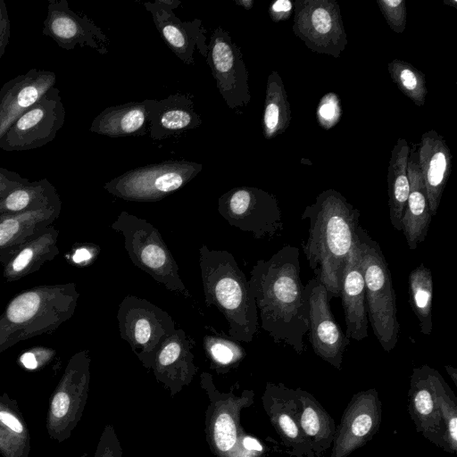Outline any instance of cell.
I'll return each instance as SVG.
<instances>
[{"label":"cell","instance_id":"obj_1","mask_svg":"<svg viewBox=\"0 0 457 457\" xmlns=\"http://www.w3.org/2000/svg\"><path fill=\"white\" fill-rule=\"evenodd\" d=\"M250 275L261 328L275 343L302 353L309 329V303L301 279L299 249L284 245L270 259L257 261Z\"/></svg>","mask_w":457,"mask_h":457},{"label":"cell","instance_id":"obj_2","mask_svg":"<svg viewBox=\"0 0 457 457\" xmlns=\"http://www.w3.org/2000/svg\"><path fill=\"white\" fill-rule=\"evenodd\" d=\"M360 211L335 189L319 194L301 215L310 221L309 235L302 246L310 268L329 300L340 297L343 271L357 234Z\"/></svg>","mask_w":457,"mask_h":457},{"label":"cell","instance_id":"obj_3","mask_svg":"<svg viewBox=\"0 0 457 457\" xmlns=\"http://www.w3.org/2000/svg\"><path fill=\"white\" fill-rule=\"evenodd\" d=\"M199 265L206 305L224 315L233 340L252 342L259 328L258 310L249 280L235 257L202 245Z\"/></svg>","mask_w":457,"mask_h":457},{"label":"cell","instance_id":"obj_4","mask_svg":"<svg viewBox=\"0 0 457 457\" xmlns=\"http://www.w3.org/2000/svg\"><path fill=\"white\" fill-rule=\"evenodd\" d=\"M79 298L74 282L40 285L15 295L0 313V353L54 332L73 316Z\"/></svg>","mask_w":457,"mask_h":457},{"label":"cell","instance_id":"obj_5","mask_svg":"<svg viewBox=\"0 0 457 457\" xmlns=\"http://www.w3.org/2000/svg\"><path fill=\"white\" fill-rule=\"evenodd\" d=\"M357 241L365 283L368 320L383 349L390 352L398 341L400 331L391 272L378 243L360 225Z\"/></svg>","mask_w":457,"mask_h":457},{"label":"cell","instance_id":"obj_6","mask_svg":"<svg viewBox=\"0 0 457 457\" xmlns=\"http://www.w3.org/2000/svg\"><path fill=\"white\" fill-rule=\"evenodd\" d=\"M123 236L130 261L168 290L190 297L179 266L160 231L146 220L122 211L110 226Z\"/></svg>","mask_w":457,"mask_h":457},{"label":"cell","instance_id":"obj_7","mask_svg":"<svg viewBox=\"0 0 457 457\" xmlns=\"http://www.w3.org/2000/svg\"><path fill=\"white\" fill-rule=\"evenodd\" d=\"M117 321L120 337L147 369H151L156 353L177 329L166 311L136 295L125 296L119 304Z\"/></svg>","mask_w":457,"mask_h":457},{"label":"cell","instance_id":"obj_8","mask_svg":"<svg viewBox=\"0 0 457 457\" xmlns=\"http://www.w3.org/2000/svg\"><path fill=\"white\" fill-rule=\"evenodd\" d=\"M202 170L198 162L169 160L128 170L106 182L104 188L126 201L156 202L186 186Z\"/></svg>","mask_w":457,"mask_h":457},{"label":"cell","instance_id":"obj_9","mask_svg":"<svg viewBox=\"0 0 457 457\" xmlns=\"http://www.w3.org/2000/svg\"><path fill=\"white\" fill-rule=\"evenodd\" d=\"M90 362L88 351L74 353L49 399L46 431L58 443L71 437L82 417L88 395Z\"/></svg>","mask_w":457,"mask_h":457},{"label":"cell","instance_id":"obj_10","mask_svg":"<svg viewBox=\"0 0 457 457\" xmlns=\"http://www.w3.org/2000/svg\"><path fill=\"white\" fill-rule=\"evenodd\" d=\"M218 212L228 223L254 238L273 237L284 228L274 195L254 187H237L220 196Z\"/></svg>","mask_w":457,"mask_h":457},{"label":"cell","instance_id":"obj_11","mask_svg":"<svg viewBox=\"0 0 457 457\" xmlns=\"http://www.w3.org/2000/svg\"><path fill=\"white\" fill-rule=\"evenodd\" d=\"M293 32L312 52L338 58L347 45L340 7L334 0H296Z\"/></svg>","mask_w":457,"mask_h":457},{"label":"cell","instance_id":"obj_12","mask_svg":"<svg viewBox=\"0 0 457 457\" xmlns=\"http://www.w3.org/2000/svg\"><path fill=\"white\" fill-rule=\"evenodd\" d=\"M66 111L60 90H48L24 112L0 138V149L28 151L52 142L65 122Z\"/></svg>","mask_w":457,"mask_h":457},{"label":"cell","instance_id":"obj_13","mask_svg":"<svg viewBox=\"0 0 457 457\" xmlns=\"http://www.w3.org/2000/svg\"><path fill=\"white\" fill-rule=\"evenodd\" d=\"M205 59L228 107L236 110L246 106L251 95L243 54L231 35L220 26L211 35Z\"/></svg>","mask_w":457,"mask_h":457},{"label":"cell","instance_id":"obj_14","mask_svg":"<svg viewBox=\"0 0 457 457\" xmlns=\"http://www.w3.org/2000/svg\"><path fill=\"white\" fill-rule=\"evenodd\" d=\"M180 4L179 0H155L144 4L168 47L185 64L193 65L196 51L204 57L207 56V30L199 19L181 21L174 12Z\"/></svg>","mask_w":457,"mask_h":457},{"label":"cell","instance_id":"obj_15","mask_svg":"<svg viewBox=\"0 0 457 457\" xmlns=\"http://www.w3.org/2000/svg\"><path fill=\"white\" fill-rule=\"evenodd\" d=\"M305 288L309 303V341L317 355L339 368L350 339L332 314L325 287L314 277Z\"/></svg>","mask_w":457,"mask_h":457},{"label":"cell","instance_id":"obj_16","mask_svg":"<svg viewBox=\"0 0 457 457\" xmlns=\"http://www.w3.org/2000/svg\"><path fill=\"white\" fill-rule=\"evenodd\" d=\"M42 33L63 50L88 46L99 54L108 53V37L87 15L71 10L66 0H48Z\"/></svg>","mask_w":457,"mask_h":457},{"label":"cell","instance_id":"obj_17","mask_svg":"<svg viewBox=\"0 0 457 457\" xmlns=\"http://www.w3.org/2000/svg\"><path fill=\"white\" fill-rule=\"evenodd\" d=\"M56 81L54 71L34 68L0 87V138L24 112L55 87Z\"/></svg>","mask_w":457,"mask_h":457},{"label":"cell","instance_id":"obj_18","mask_svg":"<svg viewBox=\"0 0 457 457\" xmlns=\"http://www.w3.org/2000/svg\"><path fill=\"white\" fill-rule=\"evenodd\" d=\"M340 297L345 312L346 337L356 341L367 338L369 320L357 234L343 271Z\"/></svg>","mask_w":457,"mask_h":457},{"label":"cell","instance_id":"obj_19","mask_svg":"<svg viewBox=\"0 0 457 457\" xmlns=\"http://www.w3.org/2000/svg\"><path fill=\"white\" fill-rule=\"evenodd\" d=\"M417 154L429 210L435 216L451 174L452 154L443 136L434 129L422 134Z\"/></svg>","mask_w":457,"mask_h":457},{"label":"cell","instance_id":"obj_20","mask_svg":"<svg viewBox=\"0 0 457 457\" xmlns=\"http://www.w3.org/2000/svg\"><path fill=\"white\" fill-rule=\"evenodd\" d=\"M191 350V340L183 329L177 328L154 357L151 369L172 395L187 386L197 372Z\"/></svg>","mask_w":457,"mask_h":457},{"label":"cell","instance_id":"obj_21","mask_svg":"<svg viewBox=\"0 0 457 457\" xmlns=\"http://www.w3.org/2000/svg\"><path fill=\"white\" fill-rule=\"evenodd\" d=\"M189 94H173L161 100L153 99L149 114V136L163 140L198 128L202 124Z\"/></svg>","mask_w":457,"mask_h":457},{"label":"cell","instance_id":"obj_22","mask_svg":"<svg viewBox=\"0 0 457 457\" xmlns=\"http://www.w3.org/2000/svg\"><path fill=\"white\" fill-rule=\"evenodd\" d=\"M407 174L410 191L401 220V227L409 249L414 250L420 243L426 239L433 217L429 210L425 186L418 164L417 151H410Z\"/></svg>","mask_w":457,"mask_h":457},{"label":"cell","instance_id":"obj_23","mask_svg":"<svg viewBox=\"0 0 457 457\" xmlns=\"http://www.w3.org/2000/svg\"><path fill=\"white\" fill-rule=\"evenodd\" d=\"M60 231L53 224L21 245L2 264L3 277L7 282H15L41 269L60 253Z\"/></svg>","mask_w":457,"mask_h":457},{"label":"cell","instance_id":"obj_24","mask_svg":"<svg viewBox=\"0 0 457 457\" xmlns=\"http://www.w3.org/2000/svg\"><path fill=\"white\" fill-rule=\"evenodd\" d=\"M152 104L153 99H145L108 106L95 117L89 131L110 137L145 136Z\"/></svg>","mask_w":457,"mask_h":457},{"label":"cell","instance_id":"obj_25","mask_svg":"<svg viewBox=\"0 0 457 457\" xmlns=\"http://www.w3.org/2000/svg\"><path fill=\"white\" fill-rule=\"evenodd\" d=\"M62 203L0 220V264L23 243L58 219Z\"/></svg>","mask_w":457,"mask_h":457},{"label":"cell","instance_id":"obj_26","mask_svg":"<svg viewBox=\"0 0 457 457\" xmlns=\"http://www.w3.org/2000/svg\"><path fill=\"white\" fill-rule=\"evenodd\" d=\"M213 400L207 414L210 444L219 456L230 453L237 443L239 400L233 395Z\"/></svg>","mask_w":457,"mask_h":457},{"label":"cell","instance_id":"obj_27","mask_svg":"<svg viewBox=\"0 0 457 457\" xmlns=\"http://www.w3.org/2000/svg\"><path fill=\"white\" fill-rule=\"evenodd\" d=\"M411 147L404 138L397 139L391 150L387 172L389 216L392 226L402 231L401 220L410 191L407 163Z\"/></svg>","mask_w":457,"mask_h":457},{"label":"cell","instance_id":"obj_28","mask_svg":"<svg viewBox=\"0 0 457 457\" xmlns=\"http://www.w3.org/2000/svg\"><path fill=\"white\" fill-rule=\"evenodd\" d=\"M60 203L57 189L47 179L30 181L0 200V220Z\"/></svg>","mask_w":457,"mask_h":457},{"label":"cell","instance_id":"obj_29","mask_svg":"<svg viewBox=\"0 0 457 457\" xmlns=\"http://www.w3.org/2000/svg\"><path fill=\"white\" fill-rule=\"evenodd\" d=\"M292 119L287 94L278 71H273L267 79L264 109L262 113V132L266 139H271L284 133Z\"/></svg>","mask_w":457,"mask_h":457},{"label":"cell","instance_id":"obj_30","mask_svg":"<svg viewBox=\"0 0 457 457\" xmlns=\"http://www.w3.org/2000/svg\"><path fill=\"white\" fill-rule=\"evenodd\" d=\"M409 301L420 325V332H432L433 278L424 263L413 269L408 277Z\"/></svg>","mask_w":457,"mask_h":457},{"label":"cell","instance_id":"obj_31","mask_svg":"<svg viewBox=\"0 0 457 457\" xmlns=\"http://www.w3.org/2000/svg\"><path fill=\"white\" fill-rule=\"evenodd\" d=\"M392 80L418 107L425 104L428 88L423 72L410 62L394 59L387 64Z\"/></svg>","mask_w":457,"mask_h":457},{"label":"cell","instance_id":"obj_32","mask_svg":"<svg viewBox=\"0 0 457 457\" xmlns=\"http://www.w3.org/2000/svg\"><path fill=\"white\" fill-rule=\"evenodd\" d=\"M204 346L217 370L223 371L239 362L245 356V351L235 340L205 336Z\"/></svg>","mask_w":457,"mask_h":457},{"label":"cell","instance_id":"obj_33","mask_svg":"<svg viewBox=\"0 0 457 457\" xmlns=\"http://www.w3.org/2000/svg\"><path fill=\"white\" fill-rule=\"evenodd\" d=\"M0 424L16 437L30 445V436L17 402L6 393L0 395Z\"/></svg>","mask_w":457,"mask_h":457},{"label":"cell","instance_id":"obj_34","mask_svg":"<svg viewBox=\"0 0 457 457\" xmlns=\"http://www.w3.org/2000/svg\"><path fill=\"white\" fill-rule=\"evenodd\" d=\"M377 4L390 29L401 34L407 23V7L404 0H378Z\"/></svg>","mask_w":457,"mask_h":457},{"label":"cell","instance_id":"obj_35","mask_svg":"<svg viewBox=\"0 0 457 457\" xmlns=\"http://www.w3.org/2000/svg\"><path fill=\"white\" fill-rule=\"evenodd\" d=\"M342 109L337 95L333 92L326 94L320 101L317 109V119L320 127L329 129L337 124Z\"/></svg>","mask_w":457,"mask_h":457},{"label":"cell","instance_id":"obj_36","mask_svg":"<svg viewBox=\"0 0 457 457\" xmlns=\"http://www.w3.org/2000/svg\"><path fill=\"white\" fill-rule=\"evenodd\" d=\"M30 445L16 437L0 424V454L2 457H28Z\"/></svg>","mask_w":457,"mask_h":457},{"label":"cell","instance_id":"obj_37","mask_svg":"<svg viewBox=\"0 0 457 457\" xmlns=\"http://www.w3.org/2000/svg\"><path fill=\"white\" fill-rule=\"evenodd\" d=\"M55 351L48 347H34L24 352L20 356V363L26 370H35L47 365L54 356Z\"/></svg>","mask_w":457,"mask_h":457},{"label":"cell","instance_id":"obj_38","mask_svg":"<svg viewBox=\"0 0 457 457\" xmlns=\"http://www.w3.org/2000/svg\"><path fill=\"white\" fill-rule=\"evenodd\" d=\"M29 182V179L21 176L18 172L0 167V200Z\"/></svg>","mask_w":457,"mask_h":457},{"label":"cell","instance_id":"obj_39","mask_svg":"<svg viewBox=\"0 0 457 457\" xmlns=\"http://www.w3.org/2000/svg\"><path fill=\"white\" fill-rule=\"evenodd\" d=\"M11 37V22L6 4L0 0V59L4 56Z\"/></svg>","mask_w":457,"mask_h":457},{"label":"cell","instance_id":"obj_40","mask_svg":"<svg viewBox=\"0 0 457 457\" xmlns=\"http://www.w3.org/2000/svg\"><path fill=\"white\" fill-rule=\"evenodd\" d=\"M294 10L290 0H276L269 6V15L274 22L284 21L289 19Z\"/></svg>","mask_w":457,"mask_h":457},{"label":"cell","instance_id":"obj_41","mask_svg":"<svg viewBox=\"0 0 457 457\" xmlns=\"http://www.w3.org/2000/svg\"><path fill=\"white\" fill-rule=\"evenodd\" d=\"M97 255L96 246L92 245H79L73 248L71 261L78 265H87Z\"/></svg>","mask_w":457,"mask_h":457},{"label":"cell","instance_id":"obj_42","mask_svg":"<svg viewBox=\"0 0 457 457\" xmlns=\"http://www.w3.org/2000/svg\"><path fill=\"white\" fill-rule=\"evenodd\" d=\"M301 424L309 436H315L320 430V420L317 412L312 407H306L301 417Z\"/></svg>","mask_w":457,"mask_h":457},{"label":"cell","instance_id":"obj_43","mask_svg":"<svg viewBox=\"0 0 457 457\" xmlns=\"http://www.w3.org/2000/svg\"><path fill=\"white\" fill-rule=\"evenodd\" d=\"M414 404L417 411L422 415L431 414L434 403L429 390L427 388H420L414 397Z\"/></svg>","mask_w":457,"mask_h":457},{"label":"cell","instance_id":"obj_44","mask_svg":"<svg viewBox=\"0 0 457 457\" xmlns=\"http://www.w3.org/2000/svg\"><path fill=\"white\" fill-rule=\"evenodd\" d=\"M372 427V418L367 413L355 417L351 426V432L356 437L366 436Z\"/></svg>","mask_w":457,"mask_h":457},{"label":"cell","instance_id":"obj_45","mask_svg":"<svg viewBox=\"0 0 457 457\" xmlns=\"http://www.w3.org/2000/svg\"><path fill=\"white\" fill-rule=\"evenodd\" d=\"M278 424L283 432L289 437H296L298 436V428L295 421L287 414H281L278 418Z\"/></svg>","mask_w":457,"mask_h":457},{"label":"cell","instance_id":"obj_46","mask_svg":"<svg viewBox=\"0 0 457 457\" xmlns=\"http://www.w3.org/2000/svg\"><path fill=\"white\" fill-rule=\"evenodd\" d=\"M244 447L248 451H255V452H262V445L260 444V442L251 436H245L242 440Z\"/></svg>","mask_w":457,"mask_h":457},{"label":"cell","instance_id":"obj_47","mask_svg":"<svg viewBox=\"0 0 457 457\" xmlns=\"http://www.w3.org/2000/svg\"><path fill=\"white\" fill-rule=\"evenodd\" d=\"M449 434L453 443L455 444L457 439V420L455 416L449 420Z\"/></svg>","mask_w":457,"mask_h":457},{"label":"cell","instance_id":"obj_48","mask_svg":"<svg viewBox=\"0 0 457 457\" xmlns=\"http://www.w3.org/2000/svg\"><path fill=\"white\" fill-rule=\"evenodd\" d=\"M235 4L245 10H251L253 5V0H234Z\"/></svg>","mask_w":457,"mask_h":457},{"label":"cell","instance_id":"obj_49","mask_svg":"<svg viewBox=\"0 0 457 457\" xmlns=\"http://www.w3.org/2000/svg\"><path fill=\"white\" fill-rule=\"evenodd\" d=\"M79 457H87V453H83L81 456Z\"/></svg>","mask_w":457,"mask_h":457}]
</instances>
